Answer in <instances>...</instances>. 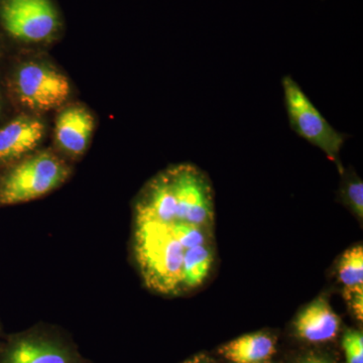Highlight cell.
Segmentation results:
<instances>
[{"label": "cell", "mask_w": 363, "mask_h": 363, "mask_svg": "<svg viewBox=\"0 0 363 363\" xmlns=\"http://www.w3.org/2000/svg\"><path fill=\"white\" fill-rule=\"evenodd\" d=\"M340 318L326 298H315L298 313L293 322L294 332L308 343H326L337 337Z\"/></svg>", "instance_id": "30bf717a"}, {"label": "cell", "mask_w": 363, "mask_h": 363, "mask_svg": "<svg viewBox=\"0 0 363 363\" xmlns=\"http://www.w3.org/2000/svg\"><path fill=\"white\" fill-rule=\"evenodd\" d=\"M342 174H345L343 173ZM341 199L358 219L363 218V183L353 172L345 174L340 189Z\"/></svg>", "instance_id": "2e32d148"}, {"label": "cell", "mask_w": 363, "mask_h": 363, "mask_svg": "<svg viewBox=\"0 0 363 363\" xmlns=\"http://www.w3.org/2000/svg\"><path fill=\"white\" fill-rule=\"evenodd\" d=\"M174 238L184 250L212 243V229L188 222L175 221L171 224Z\"/></svg>", "instance_id": "9a60e30c"}, {"label": "cell", "mask_w": 363, "mask_h": 363, "mask_svg": "<svg viewBox=\"0 0 363 363\" xmlns=\"http://www.w3.org/2000/svg\"><path fill=\"white\" fill-rule=\"evenodd\" d=\"M6 93L4 91V85L0 81V123L4 121V114H6Z\"/></svg>", "instance_id": "44dd1931"}, {"label": "cell", "mask_w": 363, "mask_h": 363, "mask_svg": "<svg viewBox=\"0 0 363 363\" xmlns=\"http://www.w3.org/2000/svg\"><path fill=\"white\" fill-rule=\"evenodd\" d=\"M177 202V220L212 229L214 191L207 174L194 164H183L167 169Z\"/></svg>", "instance_id": "52a82bcc"}, {"label": "cell", "mask_w": 363, "mask_h": 363, "mask_svg": "<svg viewBox=\"0 0 363 363\" xmlns=\"http://www.w3.org/2000/svg\"><path fill=\"white\" fill-rule=\"evenodd\" d=\"M0 363H92L60 327L40 323L0 338Z\"/></svg>", "instance_id": "3957f363"}, {"label": "cell", "mask_w": 363, "mask_h": 363, "mask_svg": "<svg viewBox=\"0 0 363 363\" xmlns=\"http://www.w3.org/2000/svg\"><path fill=\"white\" fill-rule=\"evenodd\" d=\"M260 363H271V362H260Z\"/></svg>", "instance_id": "cb8c5ba5"}, {"label": "cell", "mask_w": 363, "mask_h": 363, "mask_svg": "<svg viewBox=\"0 0 363 363\" xmlns=\"http://www.w3.org/2000/svg\"><path fill=\"white\" fill-rule=\"evenodd\" d=\"M176 220V198L166 169L152 179L143 189L135 204V221L172 224Z\"/></svg>", "instance_id": "9c48e42d"}, {"label": "cell", "mask_w": 363, "mask_h": 363, "mask_svg": "<svg viewBox=\"0 0 363 363\" xmlns=\"http://www.w3.org/2000/svg\"><path fill=\"white\" fill-rule=\"evenodd\" d=\"M38 117L20 114L0 123V171L32 155L45 136Z\"/></svg>", "instance_id": "ba28073f"}, {"label": "cell", "mask_w": 363, "mask_h": 363, "mask_svg": "<svg viewBox=\"0 0 363 363\" xmlns=\"http://www.w3.org/2000/svg\"><path fill=\"white\" fill-rule=\"evenodd\" d=\"M343 297L353 316L362 323L363 288L343 289Z\"/></svg>", "instance_id": "ac0fdd59"}, {"label": "cell", "mask_w": 363, "mask_h": 363, "mask_svg": "<svg viewBox=\"0 0 363 363\" xmlns=\"http://www.w3.org/2000/svg\"><path fill=\"white\" fill-rule=\"evenodd\" d=\"M214 262L212 243L189 248L184 252L181 291H191L204 283Z\"/></svg>", "instance_id": "4fadbf2b"}, {"label": "cell", "mask_w": 363, "mask_h": 363, "mask_svg": "<svg viewBox=\"0 0 363 363\" xmlns=\"http://www.w3.org/2000/svg\"><path fill=\"white\" fill-rule=\"evenodd\" d=\"M342 347L346 363H363V334L357 329H348L344 333Z\"/></svg>", "instance_id": "e0dca14e"}, {"label": "cell", "mask_w": 363, "mask_h": 363, "mask_svg": "<svg viewBox=\"0 0 363 363\" xmlns=\"http://www.w3.org/2000/svg\"><path fill=\"white\" fill-rule=\"evenodd\" d=\"M2 43H4V40L0 38V55L2 54Z\"/></svg>", "instance_id": "603a6c76"}, {"label": "cell", "mask_w": 363, "mask_h": 363, "mask_svg": "<svg viewBox=\"0 0 363 363\" xmlns=\"http://www.w3.org/2000/svg\"><path fill=\"white\" fill-rule=\"evenodd\" d=\"M71 169L49 150L30 155L0 171V207L33 201L63 185Z\"/></svg>", "instance_id": "7a4b0ae2"}, {"label": "cell", "mask_w": 363, "mask_h": 363, "mask_svg": "<svg viewBox=\"0 0 363 363\" xmlns=\"http://www.w3.org/2000/svg\"><path fill=\"white\" fill-rule=\"evenodd\" d=\"M296 363H334V362L330 357L322 353L309 352L298 358Z\"/></svg>", "instance_id": "d6986e66"}, {"label": "cell", "mask_w": 363, "mask_h": 363, "mask_svg": "<svg viewBox=\"0 0 363 363\" xmlns=\"http://www.w3.org/2000/svg\"><path fill=\"white\" fill-rule=\"evenodd\" d=\"M95 121L88 109L71 105L61 111L56 119L55 138L60 149L71 157L82 156L89 145Z\"/></svg>", "instance_id": "8fae6325"}, {"label": "cell", "mask_w": 363, "mask_h": 363, "mask_svg": "<svg viewBox=\"0 0 363 363\" xmlns=\"http://www.w3.org/2000/svg\"><path fill=\"white\" fill-rule=\"evenodd\" d=\"M61 16L52 0H0V38L44 44L59 35Z\"/></svg>", "instance_id": "5b68a950"}, {"label": "cell", "mask_w": 363, "mask_h": 363, "mask_svg": "<svg viewBox=\"0 0 363 363\" xmlns=\"http://www.w3.org/2000/svg\"><path fill=\"white\" fill-rule=\"evenodd\" d=\"M181 363H216L213 358L210 357L209 355L204 354V353H199L194 357L188 358L185 362Z\"/></svg>", "instance_id": "ffe728a7"}, {"label": "cell", "mask_w": 363, "mask_h": 363, "mask_svg": "<svg viewBox=\"0 0 363 363\" xmlns=\"http://www.w3.org/2000/svg\"><path fill=\"white\" fill-rule=\"evenodd\" d=\"M135 252L145 285L155 292L174 295L181 291L184 250L171 224L135 221Z\"/></svg>", "instance_id": "6da1fadb"}, {"label": "cell", "mask_w": 363, "mask_h": 363, "mask_svg": "<svg viewBox=\"0 0 363 363\" xmlns=\"http://www.w3.org/2000/svg\"><path fill=\"white\" fill-rule=\"evenodd\" d=\"M281 85L292 130L325 152L336 164L339 173L342 174L344 169L340 162V152L348 136L339 133L328 123L291 76H285Z\"/></svg>", "instance_id": "8992f818"}, {"label": "cell", "mask_w": 363, "mask_h": 363, "mask_svg": "<svg viewBox=\"0 0 363 363\" xmlns=\"http://www.w3.org/2000/svg\"><path fill=\"white\" fill-rule=\"evenodd\" d=\"M4 88L14 104L35 111L58 108L71 94L70 82L64 74L33 61L20 62L7 69Z\"/></svg>", "instance_id": "277c9868"}, {"label": "cell", "mask_w": 363, "mask_h": 363, "mask_svg": "<svg viewBox=\"0 0 363 363\" xmlns=\"http://www.w3.org/2000/svg\"><path fill=\"white\" fill-rule=\"evenodd\" d=\"M6 332H4V324H2L1 320H0V338L4 336Z\"/></svg>", "instance_id": "7402d4cb"}, {"label": "cell", "mask_w": 363, "mask_h": 363, "mask_svg": "<svg viewBox=\"0 0 363 363\" xmlns=\"http://www.w3.org/2000/svg\"><path fill=\"white\" fill-rule=\"evenodd\" d=\"M337 276L343 289L363 288V247L357 245L344 252L337 264Z\"/></svg>", "instance_id": "5bb4252c"}, {"label": "cell", "mask_w": 363, "mask_h": 363, "mask_svg": "<svg viewBox=\"0 0 363 363\" xmlns=\"http://www.w3.org/2000/svg\"><path fill=\"white\" fill-rule=\"evenodd\" d=\"M218 352L231 363L269 362L277 352V340L269 332H253L223 344Z\"/></svg>", "instance_id": "7c38bea8"}]
</instances>
